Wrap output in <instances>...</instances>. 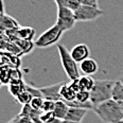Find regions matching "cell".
Listing matches in <instances>:
<instances>
[{
  "label": "cell",
  "mask_w": 123,
  "mask_h": 123,
  "mask_svg": "<svg viewBox=\"0 0 123 123\" xmlns=\"http://www.w3.org/2000/svg\"><path fill=\"white\" fill-rule=\"evenodd\" d=\"M92 111L104 123H120L123 120L121 104L112 99L94 106Z\"/></svg>",
  "instance_id": "cell-1"
},
{
  "label": "cell",
  "mask_w": 123,
  "mask_h": 123,
  "mask_svg": "<svg viewBox=\"0 0 123 123\" xmlns=\"http://www.w3.org/2000/svg\"><path fill=\"white\" fill-rule=\"evenodd\" d=\"M114 85L115 81L111 80H96L93 88L90 91V101L93 107L112 99Z\"/></svg>",
  "instance_id": "cell-2"
},
{
  "label": "cell",
  "mask_w": 123,
  "mask_h": 123,
  "mask_svg": "<svg viewBox=\"0 0 123 123\" xmlns=\"http://www.w3.org/2000/svg\"><path fill=\"white\" fill-rule=\"evenodd\" d=\"M57 51H58V54H60L62 66H63L64 71H65L66 75L68 76V79L70 81L78 80L81 76L80 70H79V67H78V63L74 61V58L71 56L70 52L67 50V48L64 45L58 43Z\"/></svg>",
  "instance_id": "cell-3"
},
{
  "label": "cell",
  "mask_w": 123,
  "mask_h": 123,
  "mask_svg": "<svg viewBox=\"0 0 123 123\" xmlns=\"http://www.w3.org/2000/svg\"><path fill=\"white\" fill-rule=\"evenodd\" d=\"M64 33L65 32L55 24L54 25H52L51 28H49L46 32H43V34H40V36H38L36 38V40L34 42V43L37 48L51 47V46L56 45V43L60 42Z\"/></svg>",
  "instance_id": "cell-4"
},
{
  "label": "cell",
  "mask_w": 123,
  "mask_h": 123,
  "mask_svg": "<svg viewBox=\"0 0 123 123\" xmlns=\"http://www.w3.org/2000/svg\"><path fill=\"white\" fill-rule=\"evenodd\" d=\"M76 20L74 16V11L65 6H57V20L56 25L64 32L71 30L75 25Z\"/></svg>",
  "instance_id": "cell-5"
},
{
  "label": "cell",
  "mask_w": 123,
  "mask_h": 123,
  "mask_svg": "<svg viewBox=\"0 0 123 123\" xmlns=\"http://www.w3.org/2000/svg\"><path fill=\"white\" fill-rule=\"evenodd\" d=\"M104 14L100 7L89 6H81L76 11H74L76 21H92L99 18Z\"/></svg>",
  "instance_id": "cell-6"
},
{
  "label": "cell",
  "mask_w": 123,
  "mask_h": 123,
  "mask_svg": "<svg viewBox=\"0 0 123 123\" xmlns=\"http://www.w3.org/2000/svg\"><path fill=\"white\" fill-rule=\"evenodd\" d=\"M64 84H66V82H61V83H56L50 86L46 87H40V91L43 93V99L46 100H51V101H60L62 100L61 97V89L64 86Z\"/></svg>",
  "instance_id": "cell-7"
},
{
  "label": "cell",
  "mask_w": 123,
  "mask_h": 123,
  "mask_svg": "<svg viewBox=\"0 0 123 123\" xmlns=\"http://www.w3.org/2000/svg\"><path fill=\"white\" fill-rule=\"evenodd\" d=\"M71 56L74 58L76 63H82L83 61L87 60L90 55V50L86 43H78L71 49Z\"/></svg>",
  "instance_id": "cell-8"
},
{
  "label": "cell",
  "mask_w": 123,
  "mask_h": 123,
  "mask_svg": "<svg viewBox=\"0 0 123 123\" xmlns=\"http://www.w3.org/2000/svg\"><path fill=\"white\" fill-rule=\"evenodd\" d=\"M99 70V65L96 60L88 57L87 60L80 63V71L84 75H92L96 74Z\"/></svg>",
  "instance_id": "cell-9"
},
{
  "label": "cell",
  "mask_w": 123,
  "mask_h": 123,
  "mask_svg": "<svg viewBox=\"0 0 123 123\" xmlns=\"http://www.w3.org/2000/svg\"><path fill=\"white\" fill-rule=\"evenodd\" d=\"M88 112V109L86 108H78V107H69L67 116L65 120L69 121H74V122H82L83 119Z\"/></svg>",
  "instance_id": "cell-10"
},
{
  "label": "cell",
  "mask_w": 123,
  "mask_h": 123,
  "mask_svg": "<svg viewBox=\"0 0 123 123\" xmlns=\"http://www.w3.org/2000/svg\"><path fill=\"white\" fill-rule=\"evenodd\" d=\"M1 61L2 65H7L12 68H19L20 64H21L19 56L14 55L10 52H6V51L1 52Z\"/></svg>",
  "instance_id": "cell-11"
},
{
  "label": "cell",
  "mask_w": 123,
  "mask_h": 123,
  "mask_svg": "<svg viewBox=\"0 0 123 123\" xmlns=\"http://www.w3.org/2000/svg\"><path fill=\"white\" fill-rule=\"evenodd\" d=\"M7 90L12 94L14 98H16L19 93L25 91L27 89V83L24 80H18V81H13L7 85Z\"/></svg>",
  "instance_id": "cell-12"
},
{
  "label": "cell",
  "mask_w": 123,
  "mask_h": 123,
  "mask_svg": "<svg viewBox=\"0 0 123 123\" xmlns=\"http://www.w3.org/2000/svg\"><path fill=\"white\" fill-rule=\"evenodd\" d=\"M68 109H69V106L67 105V103L64 101V100L56 101L55 102L54 111H53L55 118H57V119H61V120H65L66 119V116H67Z\"/></svg>",
  "instance_id": "cell-13"
},
{
  "label": "cell",
  "mask_w": 123,
  "mask_h": 123,
  "mask_svg": "<svg viewBox=\"0 0 123 123\" xmlns=\"http://www.w3.org/2000/svg\"><path fill=\"white\" fill-rule=\"evenodd\" d=\"M19 25L13 17L6 15L4 13H2V17H1V29L2 31H9L13 29H18Z\"/></svg>",
  "instance_id": "cell-14"
},
{
  "label": "cell",
  "mask_w": 123,
  "mask_h": 123,
  "mask_svg": "<svg viewBox=\"0 0 123 123\" xmlns=\"http://www.w3.org/2000/svg\"><path fill=\"white\" fill-rule=\"evenodd\" d=\"M61 97L62 100L66 102H70L75 100L76 98V92L72 89V87L70 86V84H64V86L61 89Z\"/></svg>",
  "instance_id": "cell-15"
},
{
  "label": "cell",
  "mask_w": 123,
  "mask_h": 123,
  "mask_svg": "<svg viewBox=\"0 0 123 123\" xmlns=\"http://www.w3.org/2000/svg\"><path fill=\"white\" fill-rule=\"evenodd\" d=\"M14 43L20 48V50L22 51L24 54H28V53L32 52L33 49L36 47L32 40H25V39H21V38H17Z\"/></svg>",
  "instance_id": "cell-16"
},
{
  "label": "cell",
  "mask_w": 123,
  "mask_h": 123,
  "mask_svg": "<svg viewBox=\"0 0 123 123\" xmlns=\"http://www.w3.org/2000/svg\"><path fill=\"white\" fill-rule=\"evenodd\" d=\"M79 84H80L81 90H87V91H91V89L94 86V82L96 80L91 78V75H82L78 79Z\"/></svg>",
  "instance_id": "cell-17"
},
{
  "label": "cell",
  "mask_w": 123,
  "mask_h": 123,
  "mask_svg": "<svg viewBox=\"0 0 123 123\" xmlns=\"http://www.w3.org/2000/svg\"><path fill=\"white\" fill-rule=\"evenodd\" d=\"M35 35V30L32 27H20L17 31L18 38L25 40H32Z\"/></svg>",
  "instance_id": "cell-18"
},
{
  "label": "cell",
  "mask_w": 123,
  "mask_h": 123,
  "mask_svg": "<svg viewBox=\"0 0 123 123\" xmlns=\"http://www.w3.org/2000/svg\"><path fill=\"white\" fill-rule=\"evenodd\" d=\"M112 100L119 103L123 102V84L119 80L115 81V85L112 88Z\"/></svg>",
  "instance_id": "cell-19"
},
{
  "label": "cell",
  "mask_w": 123,
  "mask_h": 123,
  "mask_svg": "<svg viewBox=\"0 0 123 123\" xmlns=\"http://www.w3.org/2000/svg\"><path fill=\"white\" fill-rule=\"evenodd\" d=\"M54 1L57 6H65L72 11H76L82 6L80 0H54Z\"/></svg>",
  "instance_id": "cell-20"
},
{
  "label": "cell",
  "mask_w": 123,
  "mask_h": 123,
  "mask_svg": "<svg viewBox=\"0 0 123 123\" xmlns=\"http://www.w3.org/2000/svg\"><path fill=\"white\" fill-rule=\"evenodd\" d=\"M11 68L7 65L1 66V82L3 85H9L11 83Z\"/></svg>",
  "instance_id": "cell-21"
},
{
  "label": "cell",
  "mask_w": 123,
  "mask_h": 123,
  "mask_svg": "<svg viewBox=\"0 0 123 123\" xmlns=\"http://www.w3.org/2000/svg\"><path fill=\"white\" fill-rule=\"evenodd\" d=\"M15 100L21 105H27V104L31 103V101L33 100V96L27 90V89H25V91H22L21 93H19L18 96L15 98Z\"/></svg>",
  "instance_id": "cell-22"
},
{
  "label": "cell",
  "mask_w": 123,
  "mask_h": 123,
  "mask_svg": "<svg viewBox=\"0 0 123 123\" xmlns=\"http://www.w3.org/2000/svg\"><path fill=\"white\" fill-rule=\"evenodd\" d=\"M76 101L82 102V103H88L90 101V91H87V90H80L76 93Z\"/></svg>",
  "instance_id": "cell-23"
},
{
  "label": "cell",
  "mask_w": 123,
  "mask_h": 123,
  "mask_svg": "<svg viewBox=\"0 0 123 123\" xmlns=\"http://www.w3.org/2000/svg\"><path fill=\"white\" fill-rule=\"evenodd\" d=\"M55 119L53 111H43L40 115V121L42 123H50Z\"/></svg>",
  "instance_id": "cell-24"
},
{
  "label": "cell",
  "mask_w": 123,
  "mask_h": 123,
  "mask_svg": "<svg viewBox=\"0 0 123 123\" xmlns=\"http://www.w3.org/2000/svg\"><path fill=\"white\" fill-rule=\"evenodd\" d=\"M43 98H39V97H36V98H33V100L31 101L30 105L36 111H42V107L43 104Z\"/></svg>",
  "instance_id": "cell-25"
},
{
  "label": "cell",
  "mask_w": 123,
  "mask_h": 123,
  "mask_svg": "<svg viewBox=\"0 0 123 123\" xmlns=\"http://www.w3.org/2000/svg\"><path fill=\"white\" fill-rule=\"evenodd\" d=\"M55 107V101H51V100H43V104L42 107L43 111H53Z\"/></svg>",
  "instance_id": "cell-26"
},
{
  "label": "cell",
  "mask_w": 123,
  "mask_h": 123,
  "mask_svg": "<svg viewBox=\"0 0 123 123\" xmlns=\"http://www.w3.org/2000/svg\"><path fill=\"white\" fill-rule=\"evenodd\" d=\"M27 90L29 91L31 94H32L33 98H36V97H39V98H43L42 91H40V89L37 88V87H34V86L30 85V84H27Z\"/></svg>",
  "instance_id": "cell-27"
},
{
  "label": "cell",
  "mask_w": 123,
  "mask_h": 123,
  "mask_svg": "<svg viewBox=\"0 0 123 123\" xmlns=\"http://www.w3.org/2000/svg\"><path fill=\"white\" fill-rule=\"evenodd\" d=\"M22 80V73L19 68H11V82Z\"/></svg>",
  "instance_id": "cell-28"
},
{
  "label": "cell",
  "mask_w": 123,
  "mask_h": 123,
  "mask_svg": "<svg viewBox=\"0 0 123 123\" xmlns=\"http://www.w3.org/2000/svg\"><path fill=\"white\" fill-rule=\"evenodd\" d=\"M82 6H96L99 7L98 0H80Z\"/></svg>",
  "instance_id": "cell-29"
},
{
  "label": "cell",
  "mask_w": 123,
  "mask_h": 123,
  "mask_svg": "<svg viewBox=\"0 0 123 123\" xmlns=\"http://www.w3.org/2000/svg\"><path fill=\"white\" fill-rule=\"evenodd\" d=\"M62 121H63V120H61V119H57V118H55V119L53 120L52 122H50V123H62Z\"/></svg>",
  "instance_id": "cell-30"
},
{
  "label": "cell",
  "mask_w": 123,
  "mask_h": 123,
  "mask_svg": "<svg viewBox=\"0 0 123 123\" xmlns=\"http://www.w3.org/2000/svg\"><path fill=\"white\" fill-rule=\"evenodd\" d=\"M62 123H81V122H74V121H69V120H63Z\"/></svg>",
  "instance_id": "cell-31"
},
{
  "label": "cell",
  "mask_w": 123,
  "mask_h": 123,
  "mask_svg": "<svg viewBox=\"0 0 123 123\" xmlns=\"http://www.w3.org/2000/svg\"><path fill=\"white\" fill-rule=\"evenodd\" d=\"M118 80H119V81H120V82H121V83L123 84V75H122V76H120V78L118 79Z\"/></svg>",
  "instance_id": "cell-32"
},
{
  "label": "cell",
  "mask_w": 123,
  "mask_h": 123,
  "mask_svg": "<svg viewBox=\"0 0 123 123\" xmlns=\"http://www.w3.org/2000/svg\"><path fill=\"white\" fill-rule=\"evenodd\" d=\"M9 123H17V121H16V120H15V119H12V120H11V121H10Z\"/></svg>",
  "instance_id": "cell-33"
},
{
  "label": "cell",
  "mask_w": 123,
  "mask_h": 123,
  "mask_svg": "<svg viewBox=\"0 0 123 123\" xmlns=\"http://www.w3.org/2000/svg\"><path fill=\"white\" fill-rule=\"evenodd\" d=\"M120 104H121V106H122V109H123V102H122V103H120Z\"/></svg>",
  "instance_id": "cell-34"
},
{
  "label": "cell",
  "mask_w": 123,
  "mask_h": 123,
  "mask_svg": "<svg viewBox=\"0 0 123 123\" xmlns=\"http://www.w3.org/2000/svg\"><path fill=\"white\" fill-rule=\"evenodd\" d=\"M120 123H123V120H122V121H121V122H120Z\"/></svg>",
  "instance_id": "cell-35"
}]
</instances>
